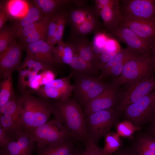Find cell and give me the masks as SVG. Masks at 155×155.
Wrapping results in <instances>:
<instances>
[{"mask_svg": "<svg viewBox=\"0 0 155 155\" xmlns=\"http://www.w3.org/2000/svg\"><path fill=\"white\" fill-rule=\"evenodd\" d=\"M52 114L70 132L72 138L83 142L85 146L90 141L82 107L75 98L51 102Z\"/></svg>", "mask_w": 155, "mask_h": 155, "instance_id": "obj_1", "label": "cell"}, {"mask_svg": "<svg viewBox=\"0 0 155 155\" xmlns=\"http://www.w3.org/2000/svg\"><path fill=\"white\" fill-rule=\"evenodd\" d=\"M17 100L22 124L26 131L39 126L49 121L52 111L51 102L47 99L25 95Z\"/></svg>", "mask_w": 155, "mask_h": 155, "instance_id": "obj_2", "label": "cell"}, {"mask_svg": "<svg viewBox=\"0 0 155 155\" xmlns=\"http://www.w3.org/2000/svg\"><path fill=\"white\" fill-rule=\"evenodd\" d=\"M155 70L150 56L140 55L127 60L121 74L111 82L116 88L132 83L154 75Z\"/></svg>", "mask_w": 155, "mask_h": 155, "instance_id": "obj_3", "label": "cell"}, {"mask_svg": "<svg viewBox=\"0 0 155 155\" xmlns=\"http://www.w3.org/2000/svg\"><path fill=\"white\" fill-rule=\"evenodd\" d=\"M27 131L35 141L38 149L55 146L72 138L66 127L56 119Z\"/></svg>", "mask_w": 155, "mask_h": 155, "instance_id": "obj_4", "label": "cell"}, {"mask_svg": "<svg viewBox=\"0 0 155 155\" xmlns=\"http://www.w3.org/2000/svg\"><path fill=\"white\" fill-rule=\"evenodd\" d=\"M72 77L73 92L82 107L105 90L109 84L95 75L77 74Z\"/></svg>", "mask_w": 155, "mask_h": 155, "instance_id": "obj_5", "label": "cell"}, {"mask_svg": "<svg viewBox=\"0 0 155 155\" xmlns=\"http://www.w3.org/2000/svg\"><path fill=\"white\" fill-rule=\"evenodd\" d=\"M119 113L115 108L99 111L85 116L88 135L91 142L96 144L111 131L118 122Z\"/></svg>", "mask_w": 155, "mask_h": 155, "instance_id": "obj_6", "label": "cell"}, {"mask_svg": "<svg viewBox=\"0 0 155 155\" xmlns=\"http://www.w3.org/2000/svg\"><path fill=\"white\" fill-rule=\"evenodd\" d=\"M126 90L119 95L115 108L119 113L123 112L126 107L155 90V75L127 84Z\"/></svg>", "mask_w": 155, "mask_h": 155, "instance_id": "obj_7", "label": "cell"}, {"mask_svg": "<svg viewBox=\"0 0 155 155\" xmlns=\"http://www.w3.org/2000/svg\"><path fill=\"white\" fill-rule=\"evenodd\" d=\"M155 102V90L125 107L123 112L126 119L135 126L142 127L154 120L152 109Z\"/></svg>", "mask_w": 155, "mask_h": 155, "instance_id": "obj_8", "label": "cell"}, {"mask_svg": "<svg viewBox=\"0 0 155 155\" xmlns=\"http://www.w3.org/2000/svg\"><path fill=\"white\" fill-rule=\"evenodd\" d=\"M36 143L22 127L15 129L9 142L0 148V155H32Z\"/></svg>", "mask_w": 155, "mask_h": 155, "instance_id": "obj_9", "label": "cell"}, {"mask_svg": "<svg viewBox=\"0 0 155 155\" xmlns=\"http://www.w3.org/2000/svg\"><path fill=\"white\" fill-rule=\"evenodd\" d=\"M72 76L70 73L67 76L55 79L36 91L41 97L47 99L66 100L71 98L73 92V85L70 82Z\"/></svg>", "mask_w": 155, "mask_h": 155, "instance_id": "obj_10", "label": "cell"}, {"mask_svg": "<svg viewBox=\"0 0 155 155\" xmlns=\"http://www.w3.org/2000/svg\"><path fill=\"white\" fill-rule=\"evenodd\" d=\"M95 7L102 20V25L109 32L120 24L122 15L120 1L117 0H95Z\"/></svg>", "mask_w": 155, "mask_h": 155, "instance_id": "obj_11", "label": "cell"}, {"mask_svg": "<svg viewBox=\"0 0 155 155\" xmlns=\"http://www.w3.org/2000/svg\"><path fill=\"white\" fill-rule=\"evenodd\" d=\"M120 7L122 16L137 19H155L154 0H123Z\"/></svg>", "mask_w": 155, "mask_h": 155, "instance_id": "obj_12", "label": "cell"}, {"mask_svg": "<svg viewBox=\"0 0 155 155\" xmlns=\"http://www.w3.org/2000/svg\"><path fill=\"white\" fill-rule=\"evenodd\" d=\"M108 32L114 38L125 43L127 47L136 51L142 55L150 56L152 45L140 37L127 27L120 25Z\"/></svg>", "mask_w": 155, "mask_h": 155, "instance_id": "obj_13", "label": "cell"}, {"mask_svg": "<svg viewBox=\"0 0 155 155\" xmlns=\"http://www.w3.org/2000/svg\"><path fill=\"white\" fill-rule=\"evenodd\" d=\"M118 88L111 83L103 92L84 107L85 116L97 112L115 108L118 101Z\"/></svg>", "mask_w": 155, "mask_h": 155, "instance_id": "obj_14", "label": "cell"}, {"mask_svg": "<svg viewBox=\"0 0 155 155\" xmlns=\"http://www.w3.org/2000/svg\"><path fill=\"white\" fill-rule=\"evenodd\" d=\"M120 25L129 28L152 45L155 42V19H143L122 16Z\"/></svg>", "mask_w": 155, "mask_h": 155, "instance_id": "obj_15", "label": "cell"}, {"mask_svg": "<svg viewBox=\"0 0 155 155\" xmlns=\"http://www.w3.org/2000/svg\"><path fill=\"white\" fill-rule=\"evenodd\" d=\"M20 43L14 40L4 51L0 53V77L7 71H19L21 64Z\"/></svg>", "mask_w": 155, "mask_h": 155, "instance_id": "obj_16", "label": "cell"}, {"mask_svg": "<svg viewBox=\"0 0 155 155\" xmlns=\"http://www.w3.org/2000/svg\"><path fill=\"white\" fill-rule=\"evenodd\" d=\"M23 47L25 48L26 56L47 65L53 67L56 64L53 55L54 46L46 41L38 40Z\"/></svg>", "mask_w": 155, "mask_h": 155, "instance_id": "obj_17", "label": "cell"}, {"mask_svg": "<svg viewBox=\"0 0 155 155\" xmlns=\"http://www.w3.org/2000/svg\"><path fill=\"white\" fill-rule=\"evenodd\" d=\"M76 6L67 10V24L71 31L86 21L99 16L95 6Z\"/></svg>", "mask_w": 155, "mask_h": 155, "instance_id": "obj_18", "label": "cell"}, {"mask_svg": "<svg viewBox=\"0 0 155 155\" xmlns=\"http://www.w3.org/2000/svg\"><path fill=\"white\" fill-rule=\"evenodd\" d=\"M130 148L133 155H155V137L141 133L136 136Z\"/></svg>", "mask_w": 155, "mask_h": 155, "instance_id": "obj_19", "label": "cell"}, {"mask_svg": "<svg viewBox=\"0 0 155 155\" xmlns=\"http://www.w3.org/2000/svg\"><path fill=\"white\" fill-rule=\"evenodd\" d=\"M68 43L72 46L75 54L96 67L92 42L84 37H79L71 35Z\"/></svg>", "mask_w": 155, "mask_h": 155, "instance_id": "obj_20", "label": "cell"}, {"mask_svg": "<svg viewBox=\"0 0 155 155\" xmlns=\"http://www.w3.org/2000/svg\"><path fill=\"white\" fill-rule=\"evenodd\" d=\"M34 4L44 16H53L67 5L74 3L73 0H35Z\"/></svg>", "mask_w": 155, "mask_h": 155, "instance_id": "obj_21", "label": "cell"}, {"mask_svg": "<svg viewBox=\"0 0 155 155\" xmlns=\"http://www.w3.org/2000/svg\"><path fill=\"white\" fill-rule=\"evenodd\" d=\"M142 55L138 52L127 47L121 49L113 58L100 68V78L104 77L108 72L113 67L136 56Z\"/></svg>", "mask_w": 155, "mask_h": 155, "instance_id": "obj_22", "label": "cell"}, {"mask_svg": "<svg viewBox=\"0 0 155 155\" xmlns=\"http://www.w3.org/2000/svg\"><path fill=\"white\" fill-rule=\"evenodd\" d=\"M74 150L71 139L55 146L37 148L36 155H73Z\"/></svg>", "mask_w": 155, "mask_h": 155, "instance_id": "obj_23", "label": "cell"}, {"mask_svg": "<svg viewBox=\"0 0 155 155\" xmlns=\"http://www.w3.org/2000/svg\"><path fill=\"white\" fill-rule=\"evenodd\" d=\"M13 71H7L2 75L0 86V107L14 98L13 87Z\"/></svg>", "mask_w": 155, "mask_h": 155, "instance_id": "obj_24", "label": "cell"}, {"mask_svg": "<svg viewBox=\"0 0 155 155\" xmlns=\"http://www.w3.org/2000/svg\"><path fill=\"white\" fill-rule=\"evenodd\" d=\"M53 49V55L55 62L69 65L71 63L75 54L72 46L63 42L57 44Z\"/></svg>", "mask_w": 155, "mask_h": 155, "instance_id": "obj_25", "label": "cell"}, {"mask_svg": "<svg viewBox=\"0 0 155 155\" xmlns=\"http://www.w3.org/2000/svg\"><path fill=\"white\" fill-rule=\"evenodd\" d=\"M69 66L73 76L77 74L95 75L99 70L93 64L84 60L75 54Z\"/></svg>", "mask_w": 155, "mask_h": 155, "instance_id": "obj_26", "label": "cell"}, {"mask_svg": "<svg viewBox=\"0 0 155 155\" xmlns=\"http://www.w3.org/2000/svg\"><path fill=\"white\" fill-rule=\"evenodd\" d=\"M99 17H96L82 23L71 31L72 35L83 37L90 34L102 30L103 25L99 21Z\"/></svg>", "mask_w": 155, "mask_h": 155, "instance_id": "obj_27", "label": "cell"}, {"mask_svg": "<svg viewBox=\"0 0 155 155\" xmlns=\"http://www.w3.org/2000/svg\"><path fill=\"white\" fill-rule=\"evenodd\" d=\"M5 3L3 5L10 19H18L19 20L26 15L27 11L24 10H28L29 5L27 1L23 0L8 1Z\"/></svg>", "mask_w": 155, "mask_h": 155, "instance_id": "obj_28", "label": "cell"}, {"mask_svg": "<svg viewBox=\"0 0 155 155\" xmlns=\"http://www.w3.org/2000/svg\"><path fill=\"white\" fill-rule=\"evenodd\" d=\"M0 53L4 51L18 37V29L15 23L5 25L0 30Z\"/></svg>", "mask_w": 155, "mask_h": 155, "instance_id": "obj_29", "label": "cell"}, {"mask_svg": "<svg viewBox=\"0 0 155 155\" xmlns=\"http://www.w3.org/2000/svg\"><path fill=\"white\" fill-rule=\"evenodd\" d=\"M104 137V144L102 149L104 155H111L122 147L121 137L116 132L111 131Z\"/></svg>", "mask_w": 155, "mask_h": 155, "instance_id": "obj_30", "label": "cell"}, {"mask_svg": "<svg viewBox=\"0 0 155 155\" xmlns=\"http://www.w3.org/2000/svg\"><path fill=\"white\" fill-rule=\"evenodd\" d=\"M44 16L39 9L34 5L30 4L25 16L15 24L18 32L24 27L40 20Z\"/></svg>", "mask_w": 155, "mask_h": 155, "instance_id": "obj_31", "label": "cell"}, {"mask_svg": "<svg viewBox=\"0 0 155 155\" xmlns=\"http://www.w3.org/2000/svg\"><path fill=\"white\" fill-rule=\"evenodd\" d=\"M53 16H48L43 24L21 41L20 43H23V45H25L39 40L46 41L49 25Z\"/></svg>", "mask_w": 155, "mask_h": 155, "instance_id": "obj_32", "label": "cell"}, {"mask_svg": "<svg viewBox=\"0 0 155 155\" xmlns=\"http://www.w3.org/2000/svg\"><path fill=\"white\" fill-rule=\"evenodd\" d=\"M115 126L116 133L121 137L130 139L133 138V135L135 132L140 131L142 128V127L135 125L131 121L126 119L118 122Z\"/></svg>", "mask_w": 155, "mask_h": 155, "instance_id": "obj_33", "label": "cell"}, {"mask_svg": "<svg viewBox=\"0 0 155 155\" xmlns=\"http://www.w3.org/2000/svg\"><path fill=\"white\" fill-rule=\"evenodd\" d=\"M2 114L11 116L22 125L20 111L17 98L14 97L0 107V114Z\"/></svg>", "mask_w": 155, "mask_h": 155, "instance_id": "obj_34", "label": "cell"}, {"mask_svg": "<svg viewBox=\"0 0 155 155\" xmlns=\"http://www.w3.org/2000/svg\"><path fill=\"white\" fill-rule=\"evenodd\" d=\"M59 16L56 32L50 44L55 46L56 44L63 42V36L65 28L67 24V9L65 8L59 11Z\"/></svg>", "mask_w": 155, "mask_h": 155, "instance_id": "obj_35", "label": "cell"}, {"mask_svg": "<svg viewBox=\"0 0 155 155\" xmlns=\"http://www.w3.org/2000/svg\"><path fill=\"white\" fill-rule=\"evenodd\" d=\"M55 71L49 69L39 74L30 83L29 87L36 90L55 79Z\"/></svg>", "mask_w": 155, "mask_h": 155, "instance_id": "obj_36", "label": "cell"}, {"mask_svg": "<svg viewBox=\"0 0 155 155\" xmlns=\"http://www.w3.org/2000/svg\"><path fill=\"white\" fill-rule=\"evenodd\" d=\"M20 68L28 69L39 73L49 69H54L53 67L44 64L27 56Z\"/></svg>", "mask_w": 155, "mask_h": 155, "instance_id": "obj_37", "label": "cell"}, {"mask_svg": "<svg viewBox=\"0 0 155 155\" xmlns=\"http://www.w3.org/2000/svg\"><path fill=\"white\" fill-rule=\"evenodd\" d=\"M0 115V126L3 128L12 130L18 127L22 126L11 116L6 114Z\"/></svg>", "mask_w": 155, "mask_h": 155, "instance_id": "obj_38", "label": "cell"}, {"mask_svg": "<svg viewBox=\"0 0 155 155\" xmlns=\"http://www.w3.org/2000/svg\"><path fill=\"white\" fill-rule=\"evenodd\" d=\"M59 11L53 16L49 24L46 41L49 44L55 35L59 16Z\"/></svg>", "mask_w": 155, "mask_h": 155, "instance_id": "obj_39", "label": "cell"}, {"mask_svg": "<svg viewBox=\"0 0 155 155\" xmlns=\"http://www.w3.org/2000/svg\"><path fill=\"white\" fill-rule=\"evenodd\" d=\"M15 129L8 130L0 126V148L5 146L10 141Z\"/></svg>", "mask_w": 155, "mask_h": 155, "instance_id": "obj_40", "label": "cell"}, {"mask_svg": "<svg viewBox=\"0 0 155 155\" xmlns=\"http://www.w3.org/2000/svg\"><path fill=\"white\" fill-rule=\"evenodd\" d=\"M85 147V149L81 155H104L102 149L91 141Z\"/></svg>", "mask_w": 155, "mask_h": 155, "instance_id": "obj_41", "label": "cell"}, {"mask_svg": "<svg viewBox=\"0 0 155 155\" xmlns=\"http://www.w3.org/2000/svg\"><path fill=\"white\" fill-rule=\"evenodd\" d=\"M11 20L4 6L0 5V30L5 26V23L8 20Z\"/></svg>", "mask_w": 155, "mask_h": 155, "instance_id": "obj_42", "label": "cell"}, {"mask_svg": "<svg viewBox=\"0 0 155 155\" xmlns=\"http://www.w3.org/2000/svg\"><path fill=\"white\" fill-rule=\"evenodd\" d=\"M111 155H133L129 147H122L118 151Z\"/></svg>", "mask_w": 155, "mask_h": 155, "instance_id": "obj_43", "label": "cell"}, {"mask_svg": "<svg viewBox=\"0 0 155 155\" xmlns=\"http://www.w3.org/2000/svg\"><path fill=\"white\" fill-rule=\"evenodd\" d=\"M148 134L155 137V120L150 123L148 128Z\"/></svg>", "mask_w": 155, "mask_h": 155, "instance_id": "obj_44", "label": "cell"}, {"mask_svg": "<svg viewBox=\"0 0 155 155\" xmlns=\"http://www.w3.org/2000/svg\"><path fill=\"white\" fill-rule=\"evenodd\" d=\"M150 57L154 68L155 70V42L151 47Z\"/></svg>", "mask_w": 155, "mask_h": 155, "instance_id": "obj_45", "label": "cell"}, {"mask_svg": "<svg viewBox=\"0 0 155 155\" xmlns=\"http://www.w3.org/2000/svg\"><path fill=\"white\" fill-rule=\"evenodd\" d=\"M152 114L154 118V121L155 120V102L152 109Z\"/></svg>", "mask_w": 155, "mask_h": 155, "instance_id": "obj_46", "label": "cell"}, {"mask_svg": "<svg viewBox=\"0 0 155 155\" xmlns=\"http://www.w3.org/2000/svg\"><path fill=\"white\" fill-rule=\"evenodd\" d=\"M82 153L78 150H75L73 155H81Z\"/></svg>", "mask_w": 155, "mask_h": 155, "instance_id": "obj_47", "label": "cell"}, {"mask_svg": "<svg viewBox=\"0 0 155 155\" xmlns=\"http://www.w3.org/2000/svg\"><path fill=\"white\" fill-rule=\"evenodd\" d=\"M154 1L155 3V0H154Z\"/></svg>", "mask_w": 155, "mask_h": 155, "instance_id": "obj_48", "label": "cell"}]
</instances>
